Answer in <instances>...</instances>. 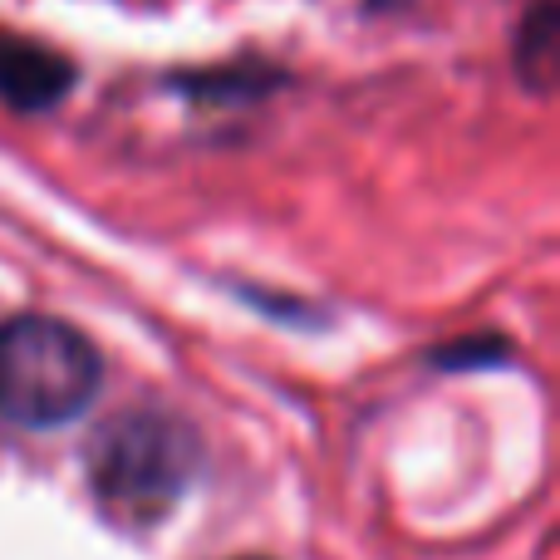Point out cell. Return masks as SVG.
<instances>
[{
  "instance_id": "1",
  "label": "cell",
  "mask_w": 560,
  "mask_h": 560,
  "mask_svg": "<svg viewBox=\"0 0 560 560\" xmlns=\"http://www.w3.org/2000/svg\"><path fill=\"white\" fill-rule=\"evenodd\" d=\"M98 349L55 315L0 325V418L20 428L74 423L98 394Z\"/></svg>"
},
{
  "instance_id": "3",
  "label": "cell",
  "mask_w": 560,
  "mask_h": 560,
  "mask_svg": "<svg viewBox=\"0 0 560 560\" xmlns=\"http://www.w3.org/2000/svg\"><path fill=\"white\" fill-rule=\"evenodd\" d=\"M69 84H74V65L65 55L35 45V39L0 35V104L35 114V108L59 104Z\"/></svg>"
},
{
  "instance_id": "2",
  "label": "cell",
  "mask_w": 560,
  "mask_h": 560,
  "mask_svg": "<svg viewBox=\"0 0 560 560\" xmlns=\"http://www.w3.org/2000/svg\"><path fill=\"white\" fill-rule=\"evenodd\" d=\"M202 472V438L173 413H124L94 438L89 482L114 512L163 516Z\"/></svg>"
}]
</instances>
